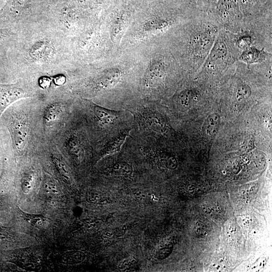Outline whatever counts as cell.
Returning a JSON list of instances; mask_svg holds the SVG:
<instances>
[{
	"instance_id": "obj_1",
	"label": "cell",
	"mask_w": 272,
	"mask_h": 272,
	"mask_svg": "<svg viewBox=\"0 0 272 272\" xmlns=\"http://www.w3.org/2000/svg\"><path fill=\"white\" fill-rule=\"evenodd\" d=\"M7 127L14 149L18 152H23L28 145L30 130L26 116L21 113H12L9 117Z\"/></svg>"
},
{
	"instance_id": "obj_2",
	"label": "cell",
	"mask_w": 272,
	"mask_h": 272,
	"mask_svg": "<svg viewBox=\"0 0 272 272\" xmlns=\"http://www.w3.org/2000/svg\"><path fill=\"white\" fill-rule=\"evenodd\" d=\"M134 116L140 128L144 131L165 133L167 129L163 118L158 113L149 109L137 110Z\"/></svg>"
},
{
	"instance_id": "obj_3",
	"label": "cell",
	"mask_w": 272,
	"mask_h": 272,
	"mask_svg": "<svg viewBox=\"0 0 272 272\" xmlns=\"http://www.w3.org/2000/svg\"><path fill=\"white\" fill-rule=\"evenodd\" d=\"M30 96L29 92L19 83L0 84V119L6 109L16 101Z\"/></svg>"
},
{
	"instance_id": "obj_4",
	"label": "cell",
	"mask_w": 272,
	"mask_h": 272,
	"mask_svg": "<svg viewBox=\"0 0 272 272\" xmlns=\"http://www.w3.org/2000/svg\"><path fill=\"white\" fill-rule=\"evenodd\" d=\"M92 110L94 116L102 126L112 124L120 115L119 111L111 110L93 103Z\"/></svg>"
},
{
	"instance_id": "obj_5",
	"label": "cell",
	"mask_w": 272,
	"mask_h": 272,
	"mask_svg": "<svg viewBox=\"0 0 272 272\" xmlns=\"http://www.w3.org/2000/svg\"><path fill=\"white\" fill-rule=\"evenodd\" d=\"M130 131L129 129H125L119 132L109 141L102 152V156H105L120 151Z\"/></svg>"
},
{
	"instance_id": "obj_6",
	"label": "cell",
	"mask_w": 272,
	"mask_h": 272,
	"mask_svg": "<svg viewBox=\"0 0 272 272\" xmlns=\"http://www.w3.org/2000/svg\"><path fill=\"white\" fill-rule=\"evenodd\" d=\"M220 122V115L216 113L210 114L206 118L202 129L204 135L207 138L214 139L218 131Z\"/></svg>"
},
{
	"instance_id": "obj_7",
	"label": "cell",
	"mask_w": 272,
	"mask_h": 272,
	"mask_svg": "<svg viewBox=\"0 0 272 272\" xmlns=\"http://www.w3.org/2000/svg\"><path fill=\"white\" fill-rule=\"evenodd\" d=\"M62 111L61 104L55 103L47 108L44 113V121L46 125H50L59 117Z\"/></svg>"
},
{
	"instance_id": "obj_8",
	"label": "cell",
	"mask_w": 272,
	"mask_h": 272,
	"mask_svg": "<svg viewBox=\"0 0 272 272\" xmlns=\"http://www.w3.org/2000/svg\"><path fill=\"white\" fill-rule=\"evenodd\" d=\"M108 172L116 175L129 176L132 173V167L126 162H119L109 168Z\"/></svg>"
},
{
	"instance_id": "obj_9",
	"label": "cell",
	"mask_w": 272,
	"mask_h": 272,
	"mask_svg": "<svg viewBox=\"0 0 272 272\" xmlns=\"http://www.w3.org/2000/svg\"><path fill=\"white\" fill-rule=\"evenodd\" d=\"M192 96L189 91L181 92L177 97L176 103L178 108L182 111H185L190 107Z\"/></svg>"
},
{
	"instance_id": "obj_10",
	"label": "cell",
	"mask_w": 272,
	"mask_h": 272,
	"mask_svg": "<svg viewBox=\"0 0 272 272\" xmlns=\"http://www.w3.org/2000/svg\"><path fill=\"white\" fill-rule=\"evenodd\" d=\"M250 89L247 85H241L237 89L236 98L238 101L248 98L250 95Z\"/></svg>"
},
{
	"instance_id": "obj_11",
	"label": "cell",
	"mask_w": 272,
	"mask_h": 272,
	"mask_svg": "<svg viewBox=\"0 0 272 272\" xmlns=\"http://www.w3.org/2000/svg\"><path fill=\"white\" fill-rule=\"evenodd\" d=\"M11 36V33L7 30L0 29V53L7 45Z\"/></svg>"
},
{
	"instance_id": "obj_12",
	"label": "cell",
	"mask_w": 272,
	"mask_h": 272,
	"mask_svg": "<svg viewBox=\"0 0 272 272\" xmlns=\"http://www.w3.org/2000/svg\"><path fill=\"white\" fill-rule=\"evenodd\" d=\"M53 161L55 165L57 166L59 170L62 173V175L66 179L69 180V173L67 168L65 167V165L63 163V162H62L61 161H60L57 157H54Z\"/></svg>"
},
{
	"instance_id": "obj_13",
	"label": "cell",
	"mask_w": 272,
	"mask_h": 272,
	"mask_svg": "<svg viewBox=\"0 0 272 272\" xmlns=\"http://www.w3.org/2000/svg\"><path fill=\"white\" fill-rule=\"evenodd\" d=\"M39 83L42 88H47L50 85L51 80L49 78L44 77L40 79Z\"/></svg>"
},
{
	"instance_id": "obj_14",
	"label": "cell",
	"mask_w": 272,
	"mask_h": 272,
	"mask_svg": "<svg viewBox=\"0 0 272 272\" xmlns=\"http://www.w3.org/2000/svg\"><path fill=\"white\" fill-rule=\"evenodd\" d=\"M54 83L58 86L63 85L65 82V78L63 75H57L53 78Z\"/></svg>"
}]
</instances>
